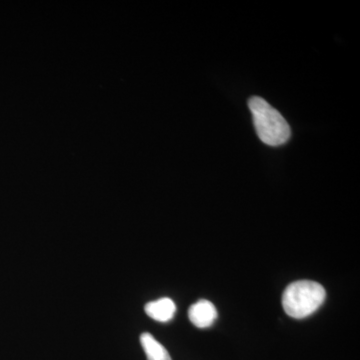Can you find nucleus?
I'll return each instance as SVG.
<instances>
[{
  "label": "nucleus",
  "mask_w": 360,
  "mask_h": 360,
  "mask_svg": "<svg viewBox=\"0 0 360 360\" xmlns=\"http://www.w3.org/2000/svg\"><path fill=\"white\" fill-rule=\"evenodd\" d=\"M248 106L260 141L269 146H283L290 141V125L276 108L257 96L250 99Z\"/></svg>",
  "instance_id": "1"
},
{
  "label": "nucleus",
  "mask_w": 360,
  "mask_h": 360,
  "mask_svg": "<svg viewBox=\"0 0 360 360\" xmlns=\"http://www.w3.org/2000/svg\"><path fill=\"white\" fill-rule=\"evenodd\" d=\"M326 296V290L321 283L311 281H295L284 290V311L293 319H305L321 307Z\"/></svg>",
  "instance_id": "2"
},
{
  "label": "nucleus",
  "mask_w": 360,
  "mask_h": 360,
  "mask_svg": "<svg viewBox=\"0 0 360 360\" xmlns=\"http://www.w3.org/2000/svg\"><path fill=\"white\" fill-rule=\"evenodd\" d=\"M188 317L196 328H210L217 319V307L212 302L201 300L189 307Z\"/></svg>",
  "instance_id": "3"
},
{
  "label": "nucleus",
  "mask_w": 360,
  "mask_h": 360,
  "mask_svg": "<svg viewBox=\"0 0 360 360\" xmlns=\"http://www.w3.org/2000/svg\"><path fill=\"white\" fill-rule=\"evenodd\" d=\"M146 312L150 319L158 322H168L174 319L176 305L170 298L163 297L146 305Z\"/></svg>",
  "instance_id": "4"
},
{
  "label": "nucleus",
  "mask_w": 360,
  "mask_h": 360,
  "mask_svg": "<svg viewBox=\"0 0 360 360\" xmlns=\"http://www.w3.org/2000/svg\"><path fill=\"white\" fill-rule=\"evenodd\" d=\"M141 342L148 360H172L167 348L158 342L150 333H142Z\"/></svg>",
  "instance_id": "5"
}]
</instances>
